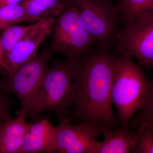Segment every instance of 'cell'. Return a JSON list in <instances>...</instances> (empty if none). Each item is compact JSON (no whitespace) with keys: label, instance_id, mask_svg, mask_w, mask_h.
<instances>
[{"label":"cell","instance_id":"7402d4cb","mask_svg":"<svg viewBox=\"0 0 153 153\" xmlns=\"http://www.w3.org/2000/svg\"><path fill=\"white\" fill-rule=\"evenodd\" d=\"M149 121L152 122L153 124V114L151 115L149 117H148L147 119H146L144 121Z\"/></svg>","mask_w":153,"mask_h":153},{"label":"cell","instance_id":"3957f363","mask_svg":"<svg viewBox=\"0 0 153 153\" xmlns=\"http://www.w3.org/2000/svg\"><path fill=\"white\" fill-rule=\"evenodd\" d=\"M149 88V81L131 57L121 54L117 57L111 99L122 128H128L134 115L144 106Z\"/></svg>","mask_w":153,"mask_h":153},{"label":"cell","instance_id":"52a82bcc","mask_svg":"<svg viewBox=\"0 0 153 153\" xmlns=\"http://www.w3.org/2000/svg\"><path fill=\"white\" fill-rule=\"evenodd\" d=\"M114 45L121 55L135 57L141 66L153 69V13L140 15L125 25Z\"/></svg>","mask_w":153,"mask_h":153},{"label":"cell","instance_id":"e0dca14e","mask_svg":"<svg viewBox=\"0 0 153 153\" xmlns=\"http://www.w3.org/2000/svg\"><path fill=\"white\" fill-rule=\"evenodd\" d=\"M25 10L22 3L0 8V31L9 26L25 22Z\"/></svg>","mask_w":153,"mask_h":153},{"label":"cell","instance_id":"7c38bea8","mask_svg":"<svg viewBox=\"0 0 153 153\" xmlns=\"http://www.w3.org/2000/svg\"><path fill=\"white\" fill-rule=\"evenodd\" d=\"M101 133L104 140L100 142L98 153H130L137 139L138 130L121 128L104 130Z\"/></svg>","mask_w":153,"mask_h":153},{"label":"cell","instance_id":"d6986e66","mask_svg":"<svg viewBox=\"0 0 153 153\" xmlns=\"http://www.w3.org/2000/svg\"><path fill=\"white\" fill-rule=\"evenodd\" d=\"M7 94L0 90V122L11 118V102Z\"/></svg>","mask_w":153,"mask_h":153},{"label":"cell","instance_id":"5bb4252c","mask_svg":"<svg viewBox=\"0 0 153 153\" xmlns=\"http://www.w3.org/2000/svg\"><path fill=\"white\" fill-rule=\"evenodd\" d=\"M115 7L120 22L126 25L140 15L153 13V0H119Z\"/></svg>","mask_w":153,"mask_h":153},{"label":"cell","instance_id":"44dd1931","mask_svg":"<svg viewBox=\"0 0 153 153\" xmlns=\"http://www.w3.org/2000/svg\"><path fill=\"white\" fill-rule=\"evenodd\" d=\"M25 1V0H0V8L12 4L22 3Z\"/></svg>","mask_w":153,"mask_h":153},{"label":"cell","instance_id":"7a4b0ae2","mask_svg":"<svg viewBox=\"0 0 153 153\" xmlns=\"http://www.w3.org/2000/svg\"><path fill=\"white\" fill-rule=\"evenodd\" d=\"M77 59L56 60L47 68L32 99L25 117L38 119L40 113L54 111L59 120L71 117L74 101V80Z\"/></svg>","mask_w":153,"mask_h":153},{"label":"cell","instance_id":"ba28073f","mask_svg":"<svg viewBox=\"0 0 153 153\" xmlns=\"http://www.w3.org/2000/svg\"><path fill=\"white\" fill-rule=\"evenodd\" d=\"M71 120V117L59 120L47 153H98L100 130L85 123L74 125Z\"/></svg>","mask_w":153,"mask_h":153},{"label":"cell","instance_id":"5b68a950","mask_svg":"<svg viewBox=\"0 0 153 153\" xmlns=\"http://www.w3.org/2000/svg\"><path fill=\"white\" fill-rule=\"evenodd\" d=\"M77 9L79 22L99 48L109 51L119 31V17L112 0H70Z\"/></svg>","mask_w":153,"mask_h":153},{"label":"cell","instance_id":"9c48e42d","mask_svg":"<svg viewBox=\"0 0 153 153\" xmlns=\"http://www.w3.org/2000/svg\"><path fill=\"white\" fill-rule=\"evenodd\" d=\"M55 19L53 17H44L16 44L5 59L7 74L36 57L40 45L50 36Z\"/></svg>","mask_w":153,"mask_h":153},{"label":"cell","instance_id":"30bf717a","mask_svg":"<svg viewBox=\"0 0 153 153\" xmlns=\"http://www.w3.org/2000/svg\"><path fill=\"white\" fill-rule=\"evenodd\" d=\"M55 127L45 117L30 123L19 153H47L53 139Z\"/></svg>","mask_w":153,"mask_h":153},{"label":"cell","instance_id":"277c9868","mask_svg":"<svg viewBox=\"0 0 153 153\" xmlns=\"http://www.w3.org/2000/svg\"><path fill=\"white\" fill-rule=\"evenodd\" d=\"M63 12L55 17L49 50L66 58L78 59L93 50L96 43L79 22L78 12L70 0H65Z\"/></svg>","mask_w":153,"mask_h":153},{"label":"cell","instance_id":"8fae6325","mask_svg":"<svg viewBox=\"0 0 153 153\" xmlns=\"http://www.w3.org/2000/svg\"><path fill=\"white\" fill-rule=\"evenodd\" d=\"M26 118L19 111L16 118L0 122V153H19L30 126Z\"/></svg>","mask_w":153,"mask_h":153},{"label":"cell","instance_id":"8992f818","mask_svg":"<svg viewBox=\"0 0 153 153\" xmlns=\"http://www.w3.org/2000/svg\"><path fill=\"white\" fill-rule=\"evenodd\" d=\"M52 55L49 49L42 50L16 71L0 79V90L18 97L21 103L19 111L24 113L25 116L46 73Z\"/></svg>","mask_w":153,"mask_h":153},{"label":"cell","instance_id":"ac0fdd59","mask_svg":"<svg viewBox=\"0 0 153 153\" xmlns=\"http://www.w3.org/2000/svg\"><path fill=\"white\" fill-rule=\"evenodd\" d=\"M153 114V78L149 81V88L147 99L144 106L139 111L136 117L132 119L130 123L129 127L136 128L139 124L144 121Z\"/></svg>","mask_w":153,"mask_h":153},{"label":"cell","instance_id":"2e32d148","mask_svg":"<svg viewBox=\"0 0 153 153\" xmlns=\"http://www.w3.org/2000/svg\"><path fill=\"white\" fill-rule=\"evenodd\" d=\"M137 139L132 150L133 153H153V124L149 121L139 124Z\"/></svg>","mask_w":153,"mask_h":153},{"label":"cell","instance_id":"9a60e30c","mask_svg":"<svg viewBox=\"0 0 153 153\" xmlns=\"http://www.w3.org/2000/svg\"><path fill=\"white\" fill-rule=\"evenodd\" d=\"M38 23L24 26L13 25L1 30V41L5 59L16 44L33 30Z\"/></svg>","mask_w":153,"mask_h":153},{"label":"cell","instance_id":"6da1fadb","mask_svg":"<svg viewBox=\"0 0 153 153\" xmlns=\"http://www.w3.org/2000/svg\"><path fill=\"white\" fill-rule=\"evenodd\" d=\"M117 57L99 48L77 59L71 114L78 122L94 126L100 132L116 129L118 123L111 99Z\"/></svg>","mask_w":153,"mask_h":153},{"label":"cell","instance_id":"ffe728a7","mask_svg":"<svg viewBox=\"0 0 153 153\" xmlns=\"http://www.w3.org/2000/svg\"><path fill=\"white\" fill-rule=\"evenodd\" d=\"M0 72L1 74L5 76L7 75L5 66V57L3 52L1 36H0Z\"/></svg>","mask_w":153,"mask_h":153},{"label":"cell","instance_id":"4fadbf2b","mask_svg":"<svg viewBox=\"0 0 153 153\" xmlns=\"http://www.w3.org/2000/svg\"><path fill=\"white\" fill-rule=\"evenodd\" d=\"M22 3L27 23H36L44 17L55 18L65 7V0H25Z\"/></svg>","mask_w":153,"mask_h":153}]
</instances>
